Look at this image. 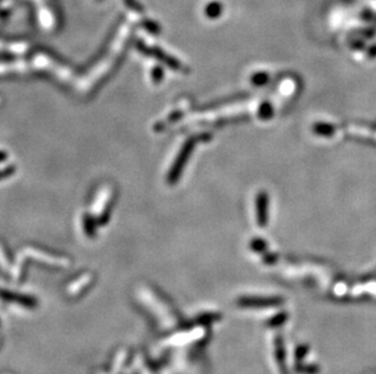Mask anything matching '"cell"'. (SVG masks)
Returning a JSON list of instances; mask_svg holds the SVG:
<instances>
[{
    "label": "cell",
    "instance_id": "1",
    "mask_svg": "<svg viewBox=\"0 0 376 374\" xmlns=\"http://www.w3.org/2000/svg\"><path fill=\"white\" fill-rule=\"evenodd\" d=\"M256 212H257V221L261 227L267 225L268 220V194L266 191H261L256 201Z\"/></svg>",
    "mask_w": 376,
    "mask_h": 374
},
{
    "label": "cell",
    "instance_id": "2",
    "mask_svg": "<svg viewBox=\"0 0 376 374\" xmlns=\"http://www.w3.org/2000/svg\"><path fill=\"white\" fill-rule=\"evenodd\" d=\"M0 299H3L5 301H11V300L19 301V304H23V305H26V306L34 305V300L31 299L29 297H20V295L13 294L11 292L3 291V289H0Z\"/></svg>",
    "mask_w": 376,
    "mask_h": 374
},
{
    "label": "cell",
    "instance_id": "3",
    "mask_svg": "<svg viewBox=\"0 0 376 374\" xmlns=\"http://www.w3.org/2000/svg\"><path fill=\"white\" fill-rule=\"evenodd\" d=\"M252 81L256 85H264L268 81V75L266 73H257L252 77Z\"/></svg>",
    "mask_w": 376,
    "mask_h": 374
},
{
    "label": "cell",
    "instance_id": "4",
    "mask_svg": "<svg viewBox=\"0 0 376 374\" xmlns=\"http://www.w3.org/2000/svg\"><path fill=\"white\" fill-rule=\"evenodd\" d=\"M261 116L263 117V118H267V117H269L270 114H272V107L269 106V105H264L263 107H261Z\"/></svg>",
    "mask_w": 376,
    "mask_h": 374
}]
</instances>
